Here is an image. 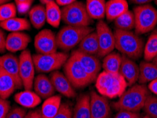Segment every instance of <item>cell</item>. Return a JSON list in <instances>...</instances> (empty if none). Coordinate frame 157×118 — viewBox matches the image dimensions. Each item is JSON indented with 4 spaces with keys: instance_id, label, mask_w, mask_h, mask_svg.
Here are the masks:
<instances>
[{
    "instance_id": "obj_1",
    "label": "cell",
    "mask_w": 157,
    "mask_h": 118,
    "mask_svg": "<svg viewBox=\"0 0 157 118\" xmlns=\"http://www.w3.org/2000/svg\"><path fill=\"white\" fill-rule=\"evenodd\" d=\"M128 84L121 73H110L103 71L96 79L98 93L106 98H120L126 91Z\"/></svg>"
},
{
    "instance_id": "obj_2",
    "label": "cell",
    "mask_w": 157,
    "mask_h": 118,
    "mask_svg": "<svg viewBox=\"0 0 157 118\" xmlns=\"http://www.w3.org/2000/svg\"><path fill=\"white\" fill-rule=\"evenodd\" d=\"M114 35L115 48L122 55L132 59H137L143 55L144 42L137 33L131 31L116 29Z\"/></svg>"
},
{
    "instance_id": "obj_3",
    "label": "cell",
    "mask_w": 157,
    "mask_h": 118,
    "mask_svg": "<svg viewBox=\"0 0 157 118\" xmlns=\"http://www.w3.org/2000/svg\"><path fill=\"white\" fill-rule=\"evenodd\" d=\"M149 95V89L144 84L133 85L124 92L119 98V100L114 103V106L118 110L138 112L144 108Z\"/></svg>"
},
{
    "instance_id": "obj_4",
    "label": "cell",
    "mask_w": 157,
    "mask_h": 118,
    "mask_svg": "<svg viewBox=\"0 0 157 118\" xmlns=\"http://www.w3.org/2000/svg\"><path fill=\"white\" fill-rule=\"evenodd\" d=\"M92 31H94V29L90 26L66 25L62 28L56 36L58 48L64 51L73 49L80 43L86 35Z\"/></svg>"
},
{
    "instance_id": "obj_5",
    "label": "cell",
    "mask_w": 157,
    "mask_h": 118,
    "mask_svg": "<svg viewBox=\"0 0 157 118\" xmlns=\"http://www.w3.org/2000/svg\"><path fill=\"white\" fill-rule=\"evenodd\" d=\"M62 21L67 25L78 27L89 26L92 22L85 4L78 1L62 9Z\"/></svg>"
},
{
    "instance_id": "obj_6",
    "label": "cell",
    "mask_w": 157,
    "mask_h": 118,
    "mask_svg": "<svg viewBox=\"0 0 157 118\" xmlns=\"http://www.w3.org/2000/svg\"><path fill=\"white\" fill-rule=\"evenodd\" d=\"M135 29L137 34H145L157 25V9L149 4L140 5L134 9Z\"/></svg>"
},
{
    "instance_id": "obj_7",
    "label": "cell",
    "mask_w": 157,
    "mask_h": 118,
    "mask_svg": "<svg viewBox=\"0 0 157 118\" xmlns=\"http://www.w3.org/2000/svg\"><path fill=\"white\" fill-rule=\"evenodd\" d=\"M64 71L75 89H82L94 82L72 54L64 64Z\"/></svg>"
},
{
    "instance_id": "obj_8",
    "label": "cell",
    "mask_w": 157,
    "mask_h": 118,
    "mask_svg": "<svg viewBox=\"0 0 157 118\" xmlns=\"http://www.w3.org/2000/svg\"><path fill=\"white\" fill-rule=\"evenodd\" d=\"M65 52H56L51 54H36L33 56L36 70L40 73L57 71L64 65L69 58Z\"/></svg>"
},
{
    "instance_id": "obj_9",
    "label": "cell",
    "mask_w": 157,
    "mask_h": 118,
    "mask_svg": "<svg viewBox=\"0 0 157 118\" xmlns=\"http://www.w3.org/2000/svg\"><path fill=\"white\" fill-rule=\"evenodd\" d=\"M96 33L99 45L98 57H104L105 55L113 52V50L115 48L114 33L103 20L98 21L97 23Z\"/></svg>"
},
{
    "instance_id": "obj_10",
    "label": "cell",
    "mask_w": 157,
    "mask_h": 118,
    "mask_svg": "<svg viewBox=\"0 0 157 118\" xmlns=\"http://www.w3.org/2000/svg\"><path fill=\"white\" fill-rule=\"evenodd\" d=\"M35 71V64L31 52L28 50H24L19 57V76L24 89H33Z\"/></svg>"
},
{
    "instance_id": "obj_11",
    "label": "cell",
    "mask_w": 157,
    "mask_h": 118,
    "mask_svg": "<svg viewBox=\"0 0 157 118\" xmlns=\"http://www.w3.org/2000/svg\"><path fill=\"white\" fill-rule=\"evenodd\" d=\"M34 47L38 54H51L57 52V41L55 34L50 29L39 31L34 39Z\"/></svg>"
},
{
    "instance_id": "obj_12",
    "label": "cell",
    "mask_w": 157,
    "mask_h": 118,
    "mask_svg": "<svg viewBox=\"0 0 157 118\" xmlns=\"http://www.w3.org/2000/svg\"><path fill=\"white\" fill-rule=\"evenodd\" d=\"M71 54L77 58L81 66L91 78V79L95 81L100 73L102 67L98 57L94 55L86 54L78 50H74Z\"/></svg>"
},
{
    "instance_id": "obj_13",
    "label": "cell",
    "mask_w": 157,
    "mask_h": 118,
    "mask_svg": "<svg viewBox=\"0 0 157 118\" xmlns=\"http://www.w3.org/2000/svg\"><path fill=\"white\" fill-rule=\"evenodd\" d=\"M90 110L91 118L110 117L111 110L107 98L94 91L90 94Z\"/></svg>"
},
{
    "instance_id": "obj_14",
    "label": "cell",
    "mask_w": 157,
    "mask_h": 118,
    "mask_svg": "<svg viewBox=\"0 0 157 118\" xmlns=\"http://www.w3.org/2000/svg\"><path fill=\"white\" fill-rule=\"evenodd\" d=\"M0 69L14 78L17 89L23 86L19 76V58L12 54L2 55L0 57Z\"/></svg>"
},
{
    "instance_id": "obj_15",
    "label": "cell",
    "mask_w": 157,
    "mask_h": 118,
    "mask_svg": "<svg viewBox=\"0 0 157 118\" xmlns=\"http://www.w3.org/2000/svg\"><path fill=\"white\" fill-rule=\"evenodd\" d=\"M52 84L54 86L55 91L59 92L62 96L67 98H74L76 96L75 89L71 85L67 76L60 71H53L50 75Z\"/></svg>"
},
{
    "instance_id": "obj_16",
    "label": "cell",
    "mask_w": 157,
    "mask_h": 118,
    "mask_svg": "<svg viewBox=\"0 0 157 118\" xmlns=\"http://www.w3.org/2000/svg\"><path fill=\"white\" fill-rule=\"evenodd\" d=\"M122 64L120 73L124 78L128 86H133L138 81L140 67L133 59L122 55Z\"/></svg>"
},
{
    "instance_id": "obj_17",
    "label": "cell",
    "mask_w": 157,
    "mask_h": 118,
    "mask_svg": "<svg viewBox=\"0 0 157 118\" xmlns=\"http://www.w3.org/2000/svg\"><path fill=\"white\" fill-rule=\"evenodd\" d=\"M31 42L29 35L23 32L10 33L6 38V50L11 52L25 50Z\"/></svg>"
},
{
    "instance_id": "obj_18",
    "label": "cell",
    "mask_w": 157,
    "mask_h": 118,
    "mask_svg": "<svg viewBox=\"0 0 157 118\" xmlns=\"http://www.w3.org/2000/svg\"><path fill=\"white\" fill-rule=\"evenodd\" d=\"M36 93L41 98L47 99L52 96L55 92L54 86L50 78L45 74H39L34 79L33 86Z\"/></svg>"
},
{
    "instance_id": "obj_19",
    "label": "cell",
    "mask_w": 157,
    "mask_h": 118,
    "mask_svg": "<svg viewBox=\"0 0 157 118\" xmlns=\"http://www.w3.org/2000/svg\"><path fill=\"white\" fill-rule=\"evenodd\" d=\"M129 10L127 0H108L106 2L105 17L108 21H115Z\"/></svg>"
},
{
    "instance_id": "obj_20",
    "label": "cell",
    "mask_w": 157,
    "mask_h": 118,
    "mask_svg": "<svg viewBox=\"0 0 157 118\" xmlns=\"http://www.w3.org/2000/svg\"><path fill=\"white\" fill-rule=\"evenodd\" d=\"M14 101L25 108H33L41 103V98L35 91L25 89L15 95Z\"/></svg>"
},
{
    "instance_id": "obj_21",
    "label": "cell",
    "mask_w": 157,
    "mask_h": 118,
    "mask_svg": "<svg viewBox=\"0 0 157 118\" xmlns=\"http://www.w3.org/2000/svg\"><path fill=\"white\" fill-rule=\"evenodd\" d=\"M88 55L98 56L99 45L96 31H92L86 35L78 45V49Z\"/></svg>"
},
{
    "instance_id": "obj_22",
    "label": "cell",
    "mask_w": 157,
    "mask_h": 118,
    "mask_svg": "<svg viewBox=\"0 0 157 118\" xmlns=\"http://www.w3.org/2000/svg\"><path fill=\"white\" fill-rule=\"evenodd\" d=\"M62 99L59 96L50 97L43 103L40 112L43 118H53L58 112L62 105Z\"/></svg>"
},
{
    "instance_id": "obj_23",
    "label": "cell",
    "mask_w": 157,
    "mask_h": 118,
    "mask_svg": "<svg viewBox=\"0 0 157 118\" xmlns=\"http://www.w3.org/2000/svg\"><path fill=\"white\" fill-rule=\"evenodd\" d=\"M85 5L92 20H103L105 17V0H86Z\"/></svg>"
},
{
    "instance_id": "obj_24",
    "label": "cell",
    "mask_w": 157,
    "mask_h": 118,
    "mask_svg": "<svg viewBox=\"0 0 157 118\" xmlns=\"http://www.w3.org/2000/svg\"><path fill=\"white\" fill-rule=\"evenodd\" d=\"M17 89V84L12 76L0 69V98L7 99Z\"/></svg>"
},
{
    "instance_id": "obj_25",
    "label": "cell",
    "mask_w": 157,
    "mask_h": 118,
    "mask_svg": "<svg viewBox=\"0 0 157 118\" xmlns=\"http://www.w3.org/2000/svg\"><path fill=\"white\" fill-rule=\"evenodd\" d=\"M0 27L10 33H16V32H22L30 29L31 24L26 18L16 17L0 23Z\"/></svg>"
},
{
    "instance_id": "obj_26",
    "label": "cell",
    "mask_w": 157,
    "mask_h": 118,
    "mask_svg": "<svg viewBox=\"0 0 157 118\" xmlns=\"http://www.w3.org/2000/svg\"><path fill=\"white\" fill-rule=\"evenodd\" d=\"M138 81L141 84L149 83L157 78V67L153 62L143 61L140 63Z\"/></svg>"
},
{
    "instance_id": "obj_27",
    "label": "cell",
    "mask_w": 157,
    "mask_h": 118,
    "mask_svg": "<svg viewBox=\"0 0 157 118\" xmlns=\"http://www.w3.org/2000/svg\"><path fill=\"white\" fill-rule=\"evenodd\" d=\"M46 21L54 28L60 25L62 21V9L55 1H51L45 4Z\"/></svg>"
},
{
    "instance_id": "obj_28",
    "label": "cell",
    "mask_w": 157,
    "mask_h": 118,
    "mask_svg": "<svg viewBox=\"0 0 157 118\" xmlns=\"http://www.w3.org/2000/svg\"><path fill=\"white\" fill-rule=\"evenodd\" d=\"M73 118H91L89 95H82L77 99L73 110Z\"/></svg>"
},
{
    "instance_id": "obj_29",
    "label": "cell",
    "mask_w": 157,
    "mask_h": 118,
    "mask_svg": "<svg viewBox=\"0 0 157 118\" xmlns=\"http://www.w3.org/2000/svg\"><path fill=\"white\" fill-rule=\"evenodd\" d=\"M122 59V55L118 52H112L105 55L101 64L103 71L110 73H120Z\"/></svg>"
},
{
    "instance_id": "obj_30",
    "label": "cell",
    "mask_w": 157,
    "mask_h": 118,
    "mask_svg": "<svg viewBox=\"0 0 157 118\" xmlns=\"http://www.w3.org/2000/svg\"><path fill=\"white\" fill-rule=\"evenodd\" d=\"M30 21L36 29H40L46 22L45 7L43 5H36L29 11Z\"/></svg>"
},
{
    "instance_id": "obj_31",
    "label": "cell",
    "mask_w": 157,
    "mask_h": 118,
    "mask_svg": "<svg viewBox=\"0 0 157 118\" xmlns=\"http://www.w3.org/2000/svg\"><path fill=\"white\" fill-rule=\"evenodd\" d=\"M116 29L123 31H131L135 29V19L133 11H127L114 21Z\"/></svg>"
},
{
    "instance_id": "obj_32",
    "label": "cell",
    "mask_w": 157,
    "mask_h": 118,
    "mask_svg": "<svg viewBox=\"0 0 157 118\" xmlns=\"http://www.w3.org/2000/svg\"><path fill=\"white\" fill-rule=\"evenodd\" d=\"M144 58L145 61L151 62L157 56V31L149 37L144 48Z\"/></svg>"
},
{
    "instance_id": "obj_33",
    "label": "cell",
    "mask_w": 157,
    "mask_h": 118,
    "mask_svg": "<svg viewBox=\"0 0 157 118\" xmlns=\"http://www.w3.org/2000/svg\"><path fill=\"white\" fill-rule=\"evenodd\" d=\"M17 8L16 4L6 3L0 6V23L16 17Z\"/></svg>"
},
{
    "instance_id": "obj_34",
    "label": "cell",
    "mask_w": 157,
    "mask_h": 118,
    "mask_svg": "<svg viewBox=\"0 0 157 118\" xmlns=\"http://www.w3.org/2000/svg\"><path fill=\"white\" fill-rule=\"evenodd\" d=\"M143 108L149 117L157 118V97L149 94Z\"/></svg>"
},
{
    "instance_id": "obj_35",
    "label": "cell",
    "mask_w": 157,
    "mask_h": 118,
    "mask_svg": "<svg viewBox=\"0 0 157 118\" xmlns=\"http://www.w3.org/2000/svg\"><path fill=\"white\" fill-rule=\"evenodd\" d=\"M53 118H73V112L67 103H62L61 107Z\"/></svg>"
},
{
    "instance_id": "obj_36",
    "label": "cell",
    "mask_w": 157,
    "mask_h": 118,
    "mask_svg": "<svg viewBox=\"0 0 157 118\" xmlns=\"http://www.w3.org/2000/svg\"><path fill=\"white\" fill-rule=\"evenodd\" d=\"M16 6L20 13H25L29 11L34 0H14Z\"/></svg>"
},
{
    "instance_id": "obj_37",
    "label": "cell",
    "mask_w": 157,
    "mask_h": 118,
    "mask_svg": "<svg viewBox=\"0 0 157 118\" xmlns=\"http://www.w3.org/2000/svg\"><path fill=\"white\" fill-rule=\"evenodd\" d=\"M26 114V110L24 108L17 107L9 111L6 118H25Z\"/></svg>"
},
{
    "instance_id": "obj_38",
    "label": "cell",
    "mask_w": 157,
    "mask_h": 118,
    "mask_svg": "<svg viewBox=\"0 0 157 118\" xmlns=\"http://www.w3.org/2000/svg\"><path fill=\"white\" fill-rule=\"evenodd\" d=\"M10 111V103L6 100L0 98V118H6Z\"/></svg>"
},
{
    "instance_id": "obj_39",
    "label": "cell",
    "mask_w": 157,
    "mask_h": 118,
    "mask_svg": "<svg viewBox=\"0 0 157 118\" xmlns=\"http://www.w3.org/2000/svg\"><path fill=\"white\" fill-rule=\"evenodd\" d=\"M140 115L138 112H131L128 110H119L115 118H140Z\"/></svg>"
},
{
    "instance_id": "obj_40",
    "label": "cell",
    "mask_w": 157,
    "mask_h": 118,
    "mask_svg": "<svg viewBox=\"0 0 157 118\" xmlns=\"http://www.w3.org/2000/svg\"><path fill=\"white\" fill-rule=\"evenodd\" d=\"M6 38L5 34L0 30V53L4 52L6 50Z\"/></svg>"
},
{
    "instance_id": "obj_41",
    "label": "cell",
    "mask_w": 157,
    "mask_h": 118,
    "mask_svg": "<svg viewBox=\"0 0 157 118\" xmlns=\"http://www.w3.org/2000/svg\"><path fill=\"white\" fill-rule=\"evenodd\" d=\"M25 118H43V117H42V115H41L40 110H36L30 111V112H28Z\"/></svg>"
},
{
    "instance_id": "obj_42",
    "label": "cell",
    "mask_w": 157,
    "mask_h": 118,
    "mask_svg": "<svg viewBox=\"0 0 157 118\" xmlns=\"http://www.w3.org/2000/svg\"><path fill=\"white\" fill-rule=\"evenodd\" d=\"M148 89L152 93L157 95V78L149 82Z\"/></svg>"
},
{
    "instance_id": "obj_43",
    "label": "cell",
    "mask_w": 157,
    "mask_h": 118,
    "mask_svg": "<svg viewBox=\"0 0 157 118\" xmlns=\"http://www.w3.org/2000/svg\"><path fill=\"white\" fill-rule=\"evenodd\" d=\"M77 1V0H55V2L58 4L59 6H66L72 4L73 2Z\"/></svg>"
},
{
    "instance_id": "obj_44",
    "label": "cell",
    "mask_w": 157,
    "mask_h": 118,
    "mask_svg": "<svg viewBox=\"0 0 157 118\" xmlns=\"http://www.w3.org/2000/svg\"><path fill=\"white\" fill-rule=\"evenodd\" d=\"M134 4H139L140 5H144V4H148V3L153 1V0H130Z\"/></svg>"
},
{
    "instance_id": "obj_45",
    "label": "cell",
    "mask_w": 157,
    "mask_h": 118,
    "mask_svg": "<svg viewBox=\"0 0 157 118\" xmlns=\"http://www.w3.org/2000/svg\"><path fill=\"white\" fill-rule=\"evenodd\" d=\"M11 0H0V6L2 5V4L9 3Z\"/></svg>"
},
{
    "instance_id": "obj_46",
    "label": "cell",
    "mask_w": 157,
    "mask_h": 118,
    "mask_svg": "<svg viewBox=\"0 0 157 118\" xmlns=\"http://www.w3.org/2000/svg\"><path fill=\"white\" fill-rule=\"evenodd\" d=\"M40 1H41V2H42V3L46 4L47 3H48V2H51V1H54V0H40Z\"/></svg>"
},
{
    "instance_id": "obj_47",
    "label": "cell",
    "mask_w": 157,
    "mask_h": 118,
    "mask_svg": "<svg viewBox=\"0 0 157 118\" xmlns=\"http://www.w3.org/2000/svg\"><path fill=\"white\" fill-rule=\"evenodd\" d=\"M152 62H153V63L155 64L156 67H157V56L153 60H152Z\"/></svg>"
},
{
    "instance_id": "obj_48",
    "label": "cell",
    "mask_w": 157,
    "mask_h": 118,
    "mask_svg": "<svg viewBox=\"0 0 157 118\" xmlns=\"http://www.w3.org/2000/svg\"><path fill=\"white\" fill-rule=\"evenodd\" d=\"M140 118H151L150 117H149L148 115H146V116H144V117H140Z\"/></svg>"
},
{
    "instance_id": "obj_49",
    "label": "cell",
    "mask_w": 157,
    "mask_h": 118,
    "mask_svg": "<svg viewBox=\"0 0 157 118\" xmlns=\"http://www.w3.org/2000/svg\"><path fill=\"white\" fill-rule=\"evenodd\" d=\"M154 1H155V3L156 4V5H157V0H154Z\"/></svg>"
}]
</instances>
